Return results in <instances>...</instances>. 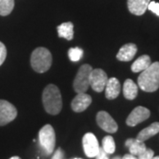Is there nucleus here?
<instances>
[{"instance_id":"obj_1","label":"nucleus","mask_w":159,"mask_h":159,"mask_svg":"<svg viewBox=\"0 0 159 159\" xmlns=\"http://www.w3.org/2000/svg\"><path fill=\"white\" fill-rule=\"evenodd\" d=\"M43 103L45 111L51 115H57L62 110L63 102L60 90L54 84H49L43 92Z\"/></svg>"},{"instance_id":"obj_2","label":"nucleus","mask_w":159,"mask_h":159,"mask_svg":"<svg viewBox=\"0 0 159 159\" xmlns=\"http://www.w3.org/2000/svg\"><path fill=\"white\" fill-rule=\"evenodd\" d=\"M138 86L145 92H155L159 88V62L150 64L138 77Z\"/></svg>"},{"instance_id":"obj_3","label":"nucleus","mask_w":159,"mask_h":159,"mask_svg":"<svg viewBox=\"0 0 159 159\" xmlns=\"http://www.w3.org/2000/svg\"><path fill=\"white\" fill-rule=\"evenodd\" d=\"M30 62L32 68L36 73H45L51 68L52 64V56L51 51L43 47L36 48L32 52Z\"/></svg>"},{"instance_id":"obj_4","label":"nucleus","mask_w":159,"mask_h":159,"mask_svg":"<svg viewBox=\"0 0 159 159\" xmlns=\"http://www.w3.org/2000/svg\"><path fill=\"white\" fill-rule=\"evenodd\" d=\"M92 70V66L88 64L80 67L73 84L74 89L76 93H86L88 91L89 88L90 87V74Z\"/></svg>"},{"instance_id":"obj_5","label":"nucleus","mask_w":159,"mask_h":159,"mask_svg":"<svg viewBox=\"0 0 159 159\" xmlns=\"http://www.w3.org/2000/svg\"><path fill=\"white\" fill-rule=\"evenodd\" d=\"M39 142L46 155H51L56 145V134L51 125H45L39 131Z\"/></svg>"},{"instance_id":"obj_6","label":"nucleus","mask_w":159,"mask_h":159,"mask_svg":"<svg viewBox=\"0 0 159 159\" xmlns=\"http://www.w3.org/2000/svg\"><path fill=\"white\" fill-rule=\"evenodd\" d=\"M17 113L13 104L6 100H0V125H6L14 120Z\"/></svg>"},{"instance_id":"obj_7","label":"nucleus","mask_w":159,"mask_h":159,"mask_svg":"<svg viewBox=\"0 0 159 159\" xmlns=\"http://www.w3.org/2000/svg\"><path fill=\"white\" fill-rule=\"evenodd\" d=\"M108 77L106 73L102 69H93L90 74V87L96 92H102L104 90Z\"/></svg>"},{"instance_id":"obj_8","label":"nucleus","mask_w":159,"mask_h":159,"mask_svg":"<svg viewBox=\"0 0 159 159\" xmlns=\"http://www.w3.org/2000/svg\"><path fill=\"white\" fill-rule=\"evenodd\" d=\"M97 123L102 130L110 134L116 133L119 128L118 124L112 119V117L104 111H101L97 114Z\"/></svg>"},{"instance_id":"obj_9","label":"nucleus","mask_w":159,"mask_h":159,"mask_svg":"<svg viewBox=\"0 0 159 159\" xmlns=\"http://www.w3.org/2000/svg\"><path fill=\"white\" fill-rule=\"evenodd\" d=\"M149 116H150V111L148 109L143 106H138L132 111V112L127 117L125 123L129 126H135L138 124L145 121L146 119H148Z\"/></svg>"},{"instance_id":"obj_10","label":"nucleus","mask_w":159,"mask_h":159,"mask_svg":"<svg viewBox=\"0 0 159 159\" xmlns=\"http://www.w3.org/2000/svg\"><path fill=\"white\" fill-rule=\"evenodd\" d=\"M82 145L85 155L89 157H95L100 148L97 137L92 133H88L83 136Z\"/></svg>"},{"instance_id":"obj_11","label":"nucleus","mask_w":159,"mask_h":159,"mask_svg":"<svg viewBox=\"0 0 159 159\" xmlns=\"http://www.w3.org/2000/svg\"><path fill=\"white\" fill-rule=\"evenodd\" d=\"M92 102V98L89 95L85 93H79L73 99L71 107L75 112H82L88 108Z\"/></svg>"},{"instance_id":"obj_12","label":"nucleus","mask_w":159,"mask_h":159,"mask_svg":"<svg viewBox=\"0 0 159 159\" xmlns=\"http://www.w3.org/2000/svg\"><path fill=\"white\" fill-rule=\"evenodd\" d=\"M105 97L109 100H113L119 97L121 86L117 78H110L105 86Z\"/></svg>"},{"instance_id":"obj_13","label":"nucleus","mask_w":159,"mask_h":159,"mask_svg":"<svg viewBox=\"0 0 159 159\" xmlns=\"http://www.w3.org/2000/svg\"><path fill=\"white\" fill-rule=\"evenodd\" d=\"M137 47L134 43H126L120 48L117 54V59L119 61H131L135 56Z\"/></svg>"},{"instance_id":"obj_14","label":"nucleus","mask_w":159,"mask_h":159,"mask_svg":"<svg viewBox=\"0 0 159 159\" xmlns=\"http://www.w3.org/2000/svg\"><path fill=\"white\" fill-rule=\"evenodd\" d=\"M150 0H127V7L131 13L140 16L148 9Z\"/></svg>"},{"instance_id":"obj_15","label":"nucleus","mask_w":159,"mask_h":159,"mask_svg":"<svg viewBox=\"0 0 159 159\" xmlns=\"http://www.w3.org/2000/svg\"><path fill=\"white\" fill-rule=\"evenodd\" d=\"M125 145L129 148L130 154L134 155V156H139L140 154H142L143 151L146 150V145L144 142H141L137 139H127L125 141Z\"/></svg>"},{"instance_id":"obj_16","label":"nucleus","mask_w":159,"mask_h":159,"mask_svg":"<svg viewBox=\"0 0 159 159\" xmlns=\"http://www.w3.org/2000/svg\"><path fill=\"white\" fill-rule=\"evenodd\" d=\"M159 133V122H154L148 127L142 129L137 135L136 139L141 142H145Z\"/></svg>"},{"instance_id":"obj_17","label":"nucleus","mask_w":159,"mask_h":159,"mask_svg":"<svg viewBox=\"0 0 159 159\" xmlns=\"http://www.w3.org/2000/svg\"><path fill=\"white\" fill-rule=\"evenodd\" d=\"M124 97L128 100H134L138 95V86L134 83L133 80H125L123 86Z\"/></svg>"},{"instance_id":"obj_18","label":"nucleus","mask_w":159,"mask_h":159,"mask_svg":"<svg viewBox=\"0 0 159 159\" xmlns=\"http://www.w3.org/2000/svg\"><path fill=\"white\" fill-rule=\"evenodd\" d=\"M150 64H151V59H150L149 56L142 55L141 57H138L136 60L133 63V65L131 66V70L134 73H140L146 68H148L150 66Z\"/></svg>"},{"instance_id":"obj_19","label":"nucleus","mask_w":159,"mask_h":159,"mask_svg":"<svg viewBox=\"0 0 159 159\" xmlns=\"http://www.w3.org/2000/svg\"><path fill=\"white\" fill-rule=\"evenodd\" d=\"M57 34L59 37L66 40L73 39L74 37V24L72 22H64L57 27Z\"/></svg>"},{"instance_id":"obj_20","label":"nucleus","mask_w":159,"mask_h":159,"mask_svg":"<svg viewBox=\"0 0 159 159\" xmlns=\"http://www.w3.org/2000/svg\"><path fill=\"white\" fill-rule=\"evenodd\" d=\"M14 7V0H0V15L10 14Z\"/></svg>"},{"instance_id":"obj_21","label":"nucleus","mask_w":159,"mask_h":159,"mask_svg":"<svg viewBox=\"0 0 159 159\" xmlns=\"http://www.w3.org/2000/svg\"><path fill=\"white\" fill-rule=\"evenodd\" d=\"M102 147L103 150L108 154H113L116 149V145L112 136H105L102 139Z\"/></svg>"},{"instance_id":"obj_22","label":"nucleus","mask_w":159,"mask_h":159,"mask_svg":"<svg viewBox=\"0 0 159 159\" xmlns=\"http://www.w3.org/2000/svg\"><path fill=\"white\" fill-rule=\"evenodd\" d=\"M83 55V51L81 49H80L78 47H75V48H71L69 49L68 51V56L69 58L74 61V62H76V61H79L80 59L81 58Z\"/></svg>"},{"instance_id":"obj_23","label":"nucleus","mask_w":159,"mask_h":159,"mask_svg":"<svg viewBox=\"0 0 159 159\" xmlns=\"http://www.w3.org/2000/svg\"><path fill=\"white\" fill-rule=\"evenodd\" d=\"M154 157V151L150 148H146L145 151L137 156V159H152Z\"/></svg>"},{"instance_id":"obj_24","label":"nucleus","mask_w":159,"mask_h":159,"mask_svg":"<svg viewBox=\"0 0 159 159\" xmlns=\"http://www.w3.org/2000/svg\"><path fill=\"white\" fill-rule=\"evenodd\" d=\"M6 55H7L6 47L2 42H0V66H2V64L5 62Z\"/></svg>"},{"instance_id":"obj_25","label":"nucleus","mask_w":159,"mask_h":159,"mask_svg":"<svg viewBox=\"0 0 159 159\" xmlns=\"http://www.w3.org/2000/svg\"><path fill=\"white\" fill-rule=\"evenodd\" d=\"M148 9L149 11H151L152 12H154L155 14H157L159 17V4L155 2V1H150L149 4H148Z\"/></svg>"},{"instance_id":"obj_26","label":"nucleus","mask_w":159,"mask_h":159,"mask_svg":"<svg viewBox=\"0 0 159 159\" xmlns=\"http://www.w3.org/2000/svg\"><path fill=\"white\" fill-rule=\"evenodd\" d=\"M95 157H96V159H110L109 158V154L106 153L102 147L99 148V150H98L97 156Z\"/></svg>"},{"instance_id":"obj_27","label":"nucleus","mask_w":159,"mask_h":159,"mask_svg":"<svg viewBox=\"0 0 159 159\" xmlns=\"http://www.w3.org/2000/svg\"><path fill=\"white\" fill-rule=\"evenodd\" d=\"M51 159H64V151L61 148H58L53 154Z\"/></svg>"},{"instance_id":"obj_28","label":"nucleus","mask_w":159,"mask_h":159,"mask_svg":"<svg viewBox=\"0 0 159 159\" xmlns=\"http://www.w3.org/2000/svg\"><path fill=\"white\" fill-rule=\"evenodd\" d=\"M121 159H137V157L132 154H126Z\"/></svg>"},{"instance_id":"obj_29","label":"nucleus","mask_w":159,"mask_h":159,"mask_svg":"<svg viewBox=\"0 0 159 159\" xmlns=\"http://www.w3.org/2000/svg\"><path fill=\"white\" fill-rule=\"evenodd\" d=\"M10 159H20V157H12Z\"/></svg>"},{"instance_id":"obj_30","label":"nucleus","mask_w":159,"mask_h":159,"mask_svg":"<svg viewBox=\"0 0 159 159\" xmlns=\"http://www.w3.org/2000/svg\"><path fill=\"white\" fill-rule=\"evenodd\" d=\"M112 159H121V157H113Z\"/></svg>"},{"instance_id":"obj_31","label":"nucleus","mask_w":159,"mask_h":159,"mask_svg":"<svg viewBox=\"0 0 159 159\" xmlns=\"http://www.w3.org/2000/svg\"><path fill=\"white\" fill-rule=\"evenodd\" d=\"M152 159H159V156H157V157H153Z\"/></svg>"},{"instance_id":"obj_32","label":"nucleus","mask_w":159,"mask_h":159,"mask_svg":"<svg viewBox=\"0 0 159 159\" xmlns=\"http://www.w3.org/2000/svg\"><path fill=\"white\" fill-rule=\"evenodd\" d=\"M74 159H81V158H74Z\"/></svg>"}]
</instances>
